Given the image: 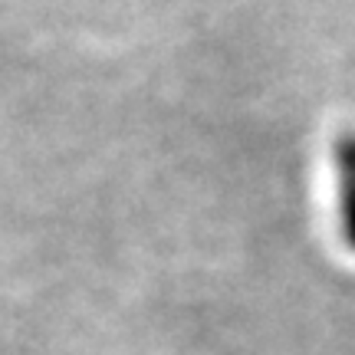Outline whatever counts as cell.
I'll list each match as a JSON object with an SVG mask.
<instances>
[{
    "instance_id": "cell-1",
    "label": "cell",
    "mask_w": 355,
    "mask_h": 355,
    "mask_svg": "<svg viewBox=\"0 0 355 355\" xmlns=\"http://www.w3.org/2000/svg\"><path fill=\"white\" fill-rule=\"evenodd\" d=\"M336 188H339V227L343 241L355 254V135H345L336 145Z\"/></svg>"
}]
</instances>
